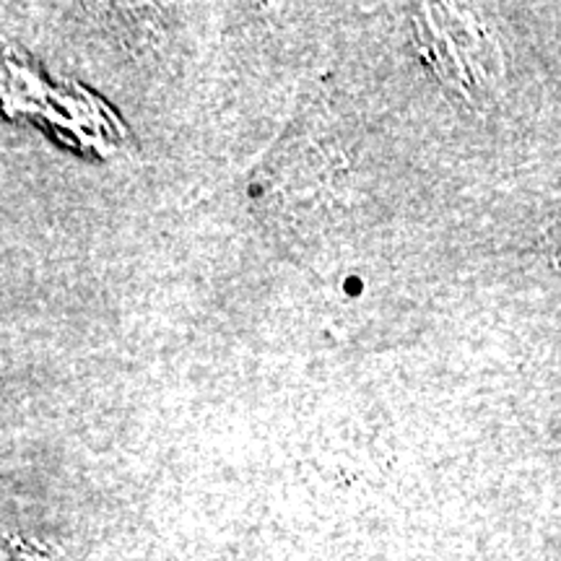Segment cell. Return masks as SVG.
<instances>
[{"label": "cell", "mask_w": 561, "mask_h": 561, "mask_svg": "<svg viewBox=\"0 0 561 561\" xmlns=\"http://www.w3.org/2000/svg\"><path fill=\"white\" fill-rule=\"evenodd\" d=\"M546 242H549V248H551V257L561 265V224L557 229H551L549 240H546Z\"/></svg>", "instance_id": "1"}]
</instances>
